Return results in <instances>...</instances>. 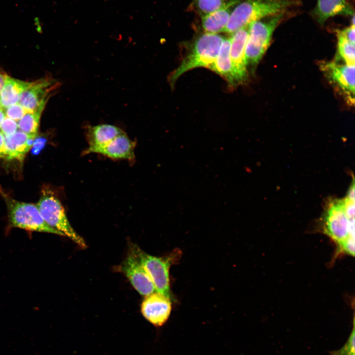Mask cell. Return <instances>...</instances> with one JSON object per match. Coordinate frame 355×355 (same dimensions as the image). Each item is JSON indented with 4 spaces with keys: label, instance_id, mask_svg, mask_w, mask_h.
<instances>
[{
    "label": "cell",
    "instance_id": "cell-5",
    "mask_svg": "<svg viewBox=\"0 0 355 355\" xmlns=\"http://www.w3.org/2000/svg\"><path fill=\"white\" fill-rule=\"evenodd\" d=\"M36 206L42 218L50 227L79 247H86L84 240L71 226L60 201L52 190L44 189Z\"/></svg>",
    "mask_w": 355,
    "mask_h": 355
},
{
    "label": "cell",
    "instance_id": "cell-13",
    "mask_svg": "<svg viewBox=\"0 0 355 355\" xmlns=\"http://www.w3.org/2000/svg\"><path fill=\"white\" fill-rule=\"evenodd\" d=\"M135 142L124 132L106 144L91 150H84L83 153H98L112 159L133 161L135 158Z\"/></svg>",
    "mask_w": 355,
    "mask_h": 355
},
{
    "label": "cell",
    "instance_id": "cell-23",
    "mask_svg": "<svg viewBox=\"0 0 355 355\" xmlns=\"http://www.w3.org/2000/svg\"><path fill=\"white\" fill-rule=\"evenodd\" d=\"M27 111L19 104H16L6 108V117L16 121L20 120Z\"/></svg>",
    "mask_w": 355,
    "mask_h": 355
},
{
    "label": "cell",
    "instance_id": "cell-31",
    "mask_svg": "<svg viewBox=\"0 0 355 355\" xmlns=\"http://www.w3.org/2000/svg\"><path fill=\"white\" fill-rule=\"evenodd\" d=\"M5 117V112L2 108L0 109V126Z\"/></svg>",
    "mask_w": 355,
    "mask_h": 355
},
{
    "label": "cell",
    "instance_id": "cell-7",
    "mask_svg": "<svg viewBox=\"0 0 355 355\" xmlns=\"http://www.w3.org/2000/svg\"><path fill=\"white\" fill-rule=\"evenodd\" d=\"M323 231L338 246L350 237H355V219L346 212L344 199H334L328 204L323 217Z\"/></svg>",
    "mask_w": 355,
    "mask_h": 355
},
{
    "label": "cell",
    "instance_id": "cell-6",
    "mask_svg": "<svg viewBox=\"0 0 355 355\" xmlns=\"http://www.w3.org/2000/svg\"><path fill=\"white\" fill-rule=\"evenodd\" d=\"M6 204L10 225L14 227L60 236L63 235L47 224L36 205L15 200L0 190Z\"/></svg>",
    "mask_w": 355,
    "mask_h": 355
},
{
    "label": "cell",
    "instance_id": "cell-18",
    "mask_svg": "<svg viewBox=\"0 0 355 355\" xmlns=\"http://www.w3.org/2000/svg\"><path fill=\"white\" fill-rule=\"evenodd\" d=\"M230 38H224L217 57L210 70L221 75L229 85L238 84L230 56Z\"/></svg>",
    "mask_w": 355,
    "mask_h": 355
},
{
    "label": "cell",
    "instance_id": "cell-14",
    "mask_svg": "<svg viewBox=\"0 0 355 355\" xmlns=\"http://www.w3.org/2000/svg\"><path fill=\"white\" fill-rule=\"evenodd\" d=\"M312 17L320 25L336 15L353 16L354 10L347 0H317L311 12Z\"/></svg>",
    "mask_w": 355,
    "mask_h": 355
},
{
    "label": "cell",
    "instance_id": "cell-1",
    "mask_svg": "<svg viewBox=\"0 0 355 355\" xmlns=\"http://www.w3.org/2000/svg\"><path fill=\"white\" fill-rule=\"evenodd\" d=\"M299 4L296 0H241L233 7L224 32L232 34L253 22Z\"/></svg>",
    "mask_w": 355,
    "mask_h": 355
},
{
    "label": "cell",
    "instance_id": "cell-2",
    "mask_svg": "<svg viewBox=\"0 0 355 355\" xmlns=\"http://www.w3.org/2000/svg\"><path fill=\"white\" fill-rule=\"evenodd\" d=\"M223 37L217 34L205 33L194 41L190 51L172 73L169 82L173 87L177 79L191 69L205 67L210 69L218 54Z\"/></svg>",
    "mask_w": 355,
    "mask_h": 355
},
{
    "label": "cell",
    "instance_id": "cell-15",
    "mask_svg": "<svg viewBox=\"0 0 355 355\" xmlns=\"http://www.w3.org/2000/svg\"><path fill=\"white\" fill-rule=\"evenodd\" d=\"M240 0L226 1L220 8L211 13L201 14L203 29L207 33L217 34L224 32L233 7Z\"/></svg>",
    "mask_w": 355,
    "mask_h": 355
},
{
    "label": "cell",
    "instance_id": "cell-20",
    "mask_svg": "<svg viewBox=\"0 0 355 355\" xmlns=\"http://www.w3.org/2000/svg\"><path fill=\"white\" fill-rule=\"evenodd\" d=\"M336 33L337 39L338 58L341 59L345 64L355 65V43L347 39L342 34L340 30H337Z\"/></svg>",
    "mask_w": 355,
    "mask_h": 355
},
{
    "label": "cell",
    "instance_id": "cell-26",
    "mask_svg": "<svg viewBox=\"0 0 355 355\" xmlns=\"http://www.w3.org/2000/svg\"><path fill=\"white\" fill-rule=\"evenodd\" d=\"M340 252L353 256L355 255V237H350L338 245Z\"/></svg>",
    "mask_w": 355,
    "mask_h": 355
},
{
    "label": "cell",
    "instance_id": "cell-4",
    "mask_svg": "<svg viewBox=\"0 0 355 355\" xmlns=\"http://www.w3.org/2000/svg\"><path fill=\"white\" fill-rule=\"evenodd\" d=\"M286 12L266 17L251 23L245 47L247 67L256 66L267 51L273 34L284 20Z\"/></svg>",
    "mask_w": 355,
    "mask_h": 355
},
{
    "label": "cell",
    "instance_id": "cell-30",
    "mask_svg": "<svg viewBox=\"0 0 355 355\" xmlns=\"http://www.w3.org/2000/svg\"><path fill=\"white\" fill-rule=\"evenodd\" d=\"M8 75L3 71H0V92L5 83Z\"/></svg>",
    "mask_w": 355,
    "mask_h": 355
},
{
    "label": "cell",
    "instance_id": "cell-19",
    "mask_svg": "<svg viewBox=\"0 0 355 355\" xmlns=\"http://www.w3.org/2000/svg\"><path fill=\"white\" fill-rule=\"evenodd\" d=\"M27 82L8 76L0 92V104L1 107L6 108L17 104Z\"/></svg>",
    "mask_w": 355,
    "mask_h": 355
},
{
    "label": "cell",
    "instance_id": "cell-27",
    "mask_svg": "<svg viewBox=\"0 0 355 355\" xmlns=\"http://www.w3.org/2000/svg\"><path fill=\"white\" fill-rule=\"evenodd\" d=\"M36 137L34 140L32 147V153L35 155L38 154L40 152L47 142V139L46 138Z\"/></svg>",
    "mask_w": 355,
    "mask_h": 355
},
{
    "label": "cell",
    "instance_id": "cell-3",
    "mask_svg": "<svg viewBox=\"0 0 355 355\" xmlns=\"http://www.w3.org/2000/svg\"><path fill=\"white\" fill-rule=\"evenodd\" d=\"M130 249L149 276L156 292L173 300L170 268L179 260L180 250L176 249L166 256L157 257L147 254L136 245H132Z\"/></svg>",
    "mask_w": 355,
    "mask_h": 355
},
{
    "label": "cell",
    "instance_id": "cell-24",
    "mask_svg": "<svg viewBox=\"0 0 355 355\" xmlns=\"http://www.w3.org/2000/svg\"><path fill=\"white\" fill-rule=\"evenodd\" d=\"M335 355H355L354 324L353 330L347 342L341 349L335 352Z\"/></svg>",
    "mask_w": 355,
    "mask_h": 355
},
{
    "label": "cell",
    "instance_id": "cell-11",
    "mask_svg": "<svg viewBox=\"0 0 355 355\" xmlns=\"http://www.w3.org/2000/svg\"><path fill=\"white\" fill-rule=\"evenodd\" d=\"M171 311V300L157 292L145 296L141 305L142 316L156 327L162 326L167 322Z\"/></svg>",
    "mask_w": 355,
    "mask_h": 355
},
{
    "label": "cell",
    "instance_id": "cell-17",
    "mask_svg": "<svg viewBox=\"0 0 355 355\" xmlns=\"http://www.w3.org/2000/svg\"><path fill=\"white\" fill-rule=\"evenodd\" d=\"M123 133L119 127L110 124L87 126L86 136L89 146L85 150L102 146Z\"/></svg>",
    "mask_w": 355,
    "mask_h": 355
},
{
    "label": "cell",
    "instance_id": "cell-12",
    "mask_svg": "<svg viewBox=\"0 0 355 355\" xmlns=\"http://www.w3.org/2000/svg\"><path fill=\"white\" fill-rule=\"evenodd\" d=\"M249 26L238 30L230 37V56L238 84L244 83L248 78L245 47L248 36Z\"/></svg>",
    "mask_w": 355,
    "mask_h": 355
},
{
    "label": "cell",
    "instance_id": "cell-28",
    "mask_svg": "<svg viewBox=\"0 0 355 355\" xmlns=\"http://www.w3.org/2000/svg\"><path fill=\"white\" fill-rule=\"evenodd\" d=\"M355 24H351L349 27L340 30L342 34L349 41L355 43Z\"/></svg>",
    "mask_w": 355,
    "mask_h": 355
},
{
    "label": "cell",
    "instance_id": "cell-22",
    "mask_svg": "<svg viewBox=\"0 0 355 355\" xmlns=\"http://www.w3.org/2000/svg\"><path fill=\"white\" fill-rule=\"evenodd\" d=\"M193 2L200 14H206L220 8L226 1L224 0H193Z\"/></svg>",
    "mask_w": 355,
    "mask_h": 355
},
{
    "label": "cell",
    "instance_id": "cell-21",
    "mask_svg": "<svg viewBox=\"0 0 355 355\" xmlns=\"http://www.w3.org/2000/svg\"><path fill=\"white\" fill-rule=\"evenodd\" d=\"M42 112L27 111L17 123L18 129L29 136L36 137Z\"/></svg>",
    "mask_w": 355,
    "mask_h": 355
},
{
    "label": "cell",
    "instance_id": "cell-29",
    "mask_svg": "<svg viewBox=\"0 0 355 355\" xmlns=\"http://www.w3.org/2000/svg\"><path fill=\"white\" fill-rule=\"evenodd\" d=\"M0 157L5 158V138L0 131Z\"/></svg>",
    "mask_w": 355,
    "mask_h": 355
},
{
    "label": "cell",
    "instance_id": "cell-8",
    "mask_svg": "<svg viewBox=\"0 0 355 355\" xmlns=\"http://www.w3.org/2000/svg\"><path fill=\"white\" fill-rule=\"evenodd\" d=\"M327 79L350 105L355 103V65L323 62L320 65Z\"/></svg>",
    "mask_w": 355,
    "mask_h": 355
},
{
    "label": "cell",
    "instance_id": "cell-16",
    "mask_svg": "<svg viewBox=\"0 0 355 355\" xmlns=\"http://www.w3.org/2000/svg\"><path fill=\"white\" fill-rule=\"evenodd\" d=\"M36 137L29 136L20 130L11 135L4 136V158L22 160L32 148Z\"/></svg>",
    "mask_w": 355,
    "mask_h": 355
},
{
    "label": "cell",
    "instance_id": "cell-25",
    "mask_svg": "<svg viewBox=\"0 0 355 355\" xmlns=\"http://www.w3.org/2000/svg\"><path fill=\"white\" fill-rule=\"evenodd\" d=\"M18 129L17 122L6 116L0 126V131L5 136L13 134Z\"/></svg>",
    "mask_w": 355,
    "mask_h": 355
},
{
    "label": "cell",
    "instance_id": "cell-32",
    "mask_svg": "<svg viewBox=\"0 0 355 355\" xmlns=\"http://www.w3.org/2000/svg\"><path fill=\"white\" fill-rule=\"evenodd\" d=\"M0 108H1V105H0Z\"/></svg>",
    "mask_w": 355,
    "mask_h": 355
},
{
    "label": "cell",
    "instance_id": "cell-9",
    "mask_svg": "<svg viewBox=\"0 0 355 355\" xmlns=\"http://www.w3.org/2000/svg\"><path fill=\"white\" fill-rule=\"evenodd\" d=\"M58 86L55 79L48 77L28 82L21 94L19 104L27 111H42L51 92Z\"/></svg>",
    "mask_w": 355,
    "mask_h": 355
},
{
    "label": "cell",
    "instance_id": "cell-10",
    "mask_svg": "<svg viewBox=\"0 0 355 355\" xmlns=\"http://www.w3.org/2000/svg\"><path fill=\"white\" fill-rule=\"evenodd\" d=\"M119 269L141 295L146 296L156 292L149 276L131 252L120 265Z\"/></svg>",
    "mask_w": 355,
    "mask_h": 355
}]
</instances>
